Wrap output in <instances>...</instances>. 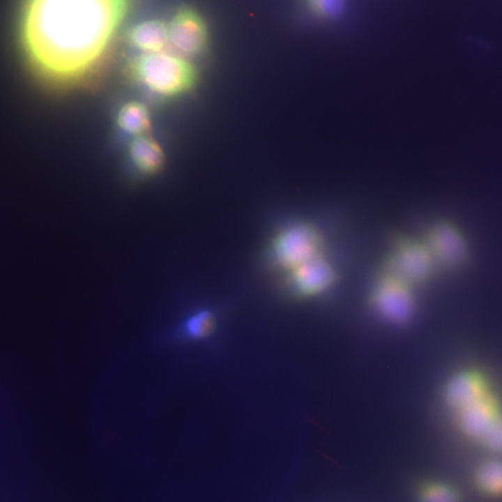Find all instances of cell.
Masks as SVG:
<instances>
[{
    "label": "cell",
    "instance_id": "6da1fadb",
    "mask_svg": "<svg viewBox=\"0 0 502 502\" xmlns=\"http://www.w3.org/2000/svg\"><path fill=\"white\" fill-rule=\"evenodd\" d=\"M128 1L29 0L22 33L29 56L57 82H83L104 56Z\"/></svg>",
    "mask_w": 502,
    "mask_h": 502
},
{
    "label": "cell",
    "instance_id": "7a4b0ae2",
    "mask_svg": "<svg viewBox=\"0 0 502 502\" xmlns=\"http://www.w3.org/2000/svg\"><path fill=\"white\" fill-rule=\"evenodd\" d=\"M131 80L151 97L167 100L189 91L195 84V68L177 54L158 52L144 53L129 64Z\"/></svg>",
    "mask_w": 502,
    "mask_h": 502
},
{
    "label": "cell",
    "instance_id": "3957f363",
    "mask_svg": "<svg viewBox=\"0 0 502 502\" xmlns=\"http://www.w3.org/2000/svg\"><path fill=\"white\" fill-rule=\"evenodd\" d=\"M272 266L287 272L304 262L324 254V241L319 231L304 221L280 229L271 239L267 249Z\"/></svg>",
    "mask_w": 502,
    "mask_h": 502
},
{
    "label": "cell",
    "instance_id": "277c9868",
    "mask_svg": "<svg viewBox=\"0 0 502 502\" xmlns=\"http://www.w3.org/2000/svg\"><path fill=\"white\" fill-rule=\"evenodd\" d=\"M384 257L379 274L397 278L414 287L433 277L437 269L423 240L397 235Z\"/></svg>",
    "mask_w": 502,
    "mask_h": 502
},
{
    "label": "cell",
    "instance_id": "5b68a950",
    "mask_svg": "<svg viewBox=\"0 0 502 502\" xmlns=\"http://www.w3.org/2000/svg\"><path fill=\"white\" fill-rule=\"evenodd\" d=\"M423 241L436 268L456 271L466 266L470 257V246L462 230L446 219L436 220L426 231Z\"/></svg>",
    "mask_w": 502,
    "mask_h": 502
},
{
    "label": "cell",
    "instance_id": "8992f818",
    "mask_svg": "<svg viewBox=\"0 0 502 502\" xmlns=\"http://www.w3.org/2000/svg\"><path fill=\"white\" fill-rule=\"evenodd\" d=\"M412 289L397 278L379 274L369 296L370 305L385 321L393 325L405 324L412 318L416 309Z\"/></svg>",
    "mask_w": 502,
    "mask_h": 502
},
{
    "label": "cell",
    "instance_id": "52a82bcc",
    "mask_svg": "<svg viewBox=\"0 0 502 502\" xmlns=\"http://www.w3.org/2000/svg\"><path fill=\"white\" fill-rule=\"evenodd\" d=\"M283 289L294 299L305 300L330 288L337 278V272L325 254L311 259L284 273Z\"/></svg>",
    "mask_w": 502,
    "mask_h": 502
},
{
    "label": "cell",
    "instance_id": "ba28073f",
    "mask_svg": "<svg viewBox=\"0 0 502 502\" xmlns=\"http://www.w3.org/2000/svg\"><path fill=\"white\" fill-rule=\"evenodd\" d=\"M451 414L463 437L481 445L502 416V400L494 390Z\"/></svg>",
    "mask_w": 502,
    "mask_h": 502
},
{
    "label": "cell",
    "instance_id": "9c48e42d",
    "mask_svg": "<svg viewBox=\"0 0 502 502\" xmlns=\"http://www.w3.org/2000/svg\"><path fill=\"white\" fill-rule=\"evenodd\" d=\"M208 43L206 24L201 15L189 7L181 8L168 24V44L183 58L201 54Z\"/></svg>",
    "mask_w": 502,
    "mask_h": 502
},
{
    "label": "cell",
    "instance_id": "30bf717a",
    "mask_svg": "<svg viewBox=\"0 0 502 502\" xmlns=\"http://www.w3.org/2000/svg\"><path fill=\"white\" fill-rule=\"evenodd\" d=\"M496 388L482 368L469 366L453 374L443 390L444 402L452 413L484 397Z\"/></svg>",
    "mask_w": 502,
    "mask_h": 502
},
{
    "label": "cell",
    "instance_id": "8fae6325",
    "mask_svg": "<svg viewBox=\"0 0 502 502\" xmlns=\"http://www.w3.org/2000/svg\"><path fill=\"white\" fill-rule=\"evenodd\" d=\"M128 156L135 171L142 176L157 173L165 162L160 144L146 134L133 138L128 146Z\"/></svg>",
    "mask_w": 502,
    "mask_h": 502
},
{
    "label": "cell",
    "instance_id": "7c38bea8",
    "mask_svg": "<svg viewBox=\"0 0 502 502\" xmlns=\"http://www.w3.org/2000/svg\"><path fill=\"white\" fill-rule=\"evenodd\" d=\"M128 39L144 53L161 52L168 44V24L160 20L144 21L129 30Z\"/></svg>",
    "mask_w": 502,
    "mask_h": 502
},
{
    "label": "cell",
    "instance_id": "4fadbf2b",
    "mask_svg": "<svg viewBox=\"0 0 502 502\" xmlns=\"http://www.w3.org/2000/svg\"><path fill=\"white\" fill-rule=\"evenodd\" d=\"M413 502H462L461 494L451 482L438 477L425 476L413 486Z\"/></svg>",
    "mask_w": 502,
    "mask_h": 502
},
{
    "label": "cell",
    "instance_id": "5bb4252c",
    "mask_svg": "<svg viewBox=\"0 0 502 502\" xmlns=\"http://www.w3.org/2000/svg\"><path fill=\"white\" fill-rule=\"evenodd\" d=\"M472 480L482 496L502 500V459L492 458L480 463L474 469Z\"/></svg>",
    "mask_w": 502,
    "mask_h": 502
},
{
    "label": "cell",
    "instance_id": "9a60e30c",
    "mask_svg": "<svg viewBox=\"0 0 502 502\" xmlns=\"http://www.w3.org/2000/svg\"><path fill=\"white\" fill-rule=\"evenodd\" d=\"M118 128L135 137L144 135L151 126V115L146 106L138 101L125 103L116 116Z\"/></svg>",
    "mask_w": 502,
    "mask_h": 502
},
{
    "label": "cell",
    "instance_id": "2e32d148",
    "mask_svg": "<svg viewBox=\"0 0 502 502\" xmlns=\"http://www.w3.org/2000/svg\"><path fill=\"white\" fill-rule=\"evenodd\" d=\"M216 317L208 309L191 313L178 326V333L183 338L200 340L211 336L216 328Z\"/></svg>",
    "mask_w": 502,
    "mask_h": 502
},
{
    "label": "cell",
    "instance_id": "e0dca14e",
    "mask_svg": "<svg viewBox=\"0 0 502 502\" xmlns=\"http://www.w3.org/2000/svg\"><path fill=\"white\" fill-rule=\"evenodd\" d=\"M347 0H305L310 12L316 17L330 20L340 17Z\"/></svg>",
    "mask_w": 502,
    "mask_h": 502
},
{
    "label": "cell",
    "instance_id": "ac0fdd59",
    "mask_svg": "<svg viewBox=\"0 0 502 502\" xmlns=\"http://www.w3.org/2000/svg\"><path fill=\"white\" fill-rule=\"evenodd\" d=\"M489 451L502 455V416L480 445Z\"/></svg>",
    "mask_w": 502,
    "mask_h": 502
}]
</instances>
